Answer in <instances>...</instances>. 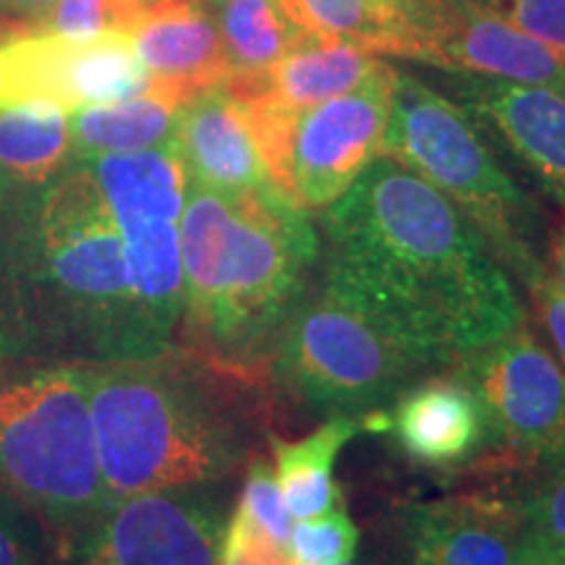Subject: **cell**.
<instances>
[{
	"label": "cell",
	"mask_w": 565,
	"mask_h": 565,
	"mask_svg": "<svg viewBox=\"0 0 565 565\" xmlns=\"http://www.w3.org/2000/svg\"><path fill=\"white\" fill-rule=\"evenodd\" d=\"M322 288L422 372L454 370L526 324L515 282L466 215L380 154L322 212Z\"/></svg>",
	"instance_id": "cell-1"
},
{
	"label": "cell",
	"mask_w": 565,
	"mask_h": 565,
	"mask_svg": "<svg viewBox=\"0 0 565 565\" xmlns=\"http://www.w3.org/2000/svg\"><path fill=\"white\" fill-rule=\"evenodd\" d=\"M124 236L87 162L0 200V364L158 356Z\"/></svg>",
	"instance_id": "cell-2"
},
{
	"label": "cell",
	"mask_w": 565,
	"mask_h": 565,
	"mask_svg": "<svg viewBox=\"0 0 565 565\" xmlns=\"http://www.w3.org/2000/svg\"><path fill=\"white\" fill-rule=\"evenodd\" d=\"M181 263L183 351L270 383L275 335L320 263L309 210L278 186L221 194L189 181Z\"/></svg>",
	"instance_id": "cell-3"
},
{
	"label": "cell",
	"mask_w": 565,
	"mask_h": 565,
	"mask_svg": "<svg viewBox=\"0 0 565 565\" xmlns=\"http://www.w3.org/2000/svg\"><path fill=\"white\" fill-rule=\"evenodd\" d=\"M97 454L110 500L200 490L236 475L270 424L267 383L183 349L87 366Z\"/></svg>",
	"instance_id": "cell-4"
},
{
	"label": "cell",
	"mask_w": 565,
	"mask_h": 565,
	"mask_svg": "<svg viewBox=\"0 0 565 565\" xmlns=\"http://www.w3.org/2000/svg\"><path fill=\"white\" fill-rule=\"evenodd\" d=\"M0 490L42 524L74 534L113 503L97 454L87 366L30 364L0 374Z\"/></svg>",
	"instance_id": "cell-5"
},
{
	"label": "cell",
	"mask_w": 565,
	"mask_h": 565,
	"mask_svg": "<svg viewBox=\"0 0 565 565\" xmlns=\"http://www.w3.org/2000/svg\"><path fill=\"white\" fill-rule=\"evenodd\" d=\"M383 154L448 196L521 286L532 288L550 273L540 210L494 160L456 100L395 71Z\"/></svg>",
	"instance_id": "cell-6"
},
{
	"label": "cell",
	"mask_w": 565,
	"mask_h": 565,
	"mask_svg": "<svg viewBox=\"0 0 565 565\" xmlns=\"http://www.w3.org/2000/svg\"><path fill=\"white\" fill-rule=\"evenodd\" d=\"M422 370L324 288L299 296L270 351V383L322 416L383 412Z\"/></svg>",
	"instance_id": "cell-7"
},
{
	"label": "cell",
	"mask_w": 565,
	"mask_h": 565,
	"mask_svg": "<svg viewBox=\"0 0 565 565\" xmlns=\"http://www.w3.org/2000/svg\"><path fill=\"white\" fill-rule=\"evenodd\" d=\"M395 68L383 63L345 95L291 113L242 97L267 173L303 210H324L349 192L385 150Z\"/></svg>",
	"instance_id": "cell-8"
},
{
	"label": "cell",
	"mask_w": 565,
	"mask_h": 565,
	"mask_svg": "<svg viewBox=\"0 0 565 565\" xmlns=\"http://www.w3.org/2000/svg\"><path fill=\"white\" fill-rule=\"evenodd\" d=\"M383 55L565 95L563 47L534 40L479 0H395Z\"/></svg>",
	"instance_id": "cell-9"
},
{
	"label": "cell",
	"mask_w": 565,
	"mask_h": 565,
	"mask_svg": "<svg viewBox=\"0 0 565 565\" xmlns=\"http://www.w3.org/2000/svg\"><path fill=\"white\" fill-rule=\"evenodd\" d=\"M454 370L482 401L498 458L529 466L565 450V370L532 324Z\"/></svg>",
	"instance_id": "cell-10"
},
{
	"label": "cell",
	"mask_w": 565,
	"mask_h": 565,
	"mask_svg": "<svg viewBox=\"0 0 565 565\" xmlns=\"http://www.w3.org/2000/svg\"><path fill=\"white\" fill-rule=\"evenodd\" d=\"M152 82L131 34L24 30L0 40V108L47 103L74 113L139 95Z\"/></svg>",
	"instance_id": "cell-11"
},
{
	"label": "cell",
	"mask_w": 565,
	"mask_h": 565,
	"mask_svg": "<svg viewBox=\"0 0 565 565\" xmlns=\"http://www.w3.org/2000/svg\"><path fill=\"white\" fill-rule=\"evenodd\" d=\"M223 529L207 487L129 494L76 534L74 565H221Z\"/></svg>",
	"instance_id": "cell-12"
},
{
	"label": "cell",
	"mask_w": 565,
	"mask_h": 565,
	"mask_svg": "<svg viewBox=\"0 0 565 565\" xmlns=\"http://www.w3.org/2000/svg\"><path fill=\"white\" fill-rule=\"evenodd\" d=\"M404 565H513L524 519L513 494L466 492L404 505Z\"/></svg>",
	"instance_id": "cell-13"
},
{
	"label": "cell",
	"mask_w": 565,
	"mask_h": 565,
	"mask_svg": "<svg viewBox=\"0 0 565 565\" xmlns=\"http://www.w3.org/2000/svg\"><path fill=\"white\" fill-rule=\"evenodd\" d=\"M448 89L503 137L536 183L565 207V95L479 74H454Z\"/></svg>",
	"instance_id": "cell-14"
},
{
	"label": "cell",
	"mask_w": 565,
	"mask_h": 565,
	"mask_svg": "<svg viewBox=\"0 0 565 565\" xmlns=\"http://www.w3.org/2000/svg\"><path fill=\"white\" fill-rule=\"evenodd\" d=\"M385 433L427 469H458L492 443L482 401L456 370L406 385L387 412Z\"/></svg>",
	"instance_id": "cell-15"
},
{
	"label": "cell",
	"mask_w": 565,
	"mask_h": 565,
	"mask_svg": "<svg viewBox=\"0 0 565 565\" xmlns=\"http://www.w3.org/2000/svg\"><path fill=\"white\" fill-rule=\"evenodd\" d=\"M173 145L189 181L221 194L275 186L238 95L215 87L192 97L175 121Z\"/></svg>",
	"instance_id": "cell-16"
},
{
	"label": "cell",
	"mask_w": 565,
	"mask_h": 565,
	"mask_svg": "<svg viewBox=\"0 0 565 565\" xmlns=\"http://www.w3.org/2000/svg\"><path fill=\"white\" fill-rule=\"evenodd\" d=\"M131 38L158 79L186 84L196 95L231 79L212 0H145Z\"/></svg>",
	"instance_id": "cell-17"
},
{
	"label": "cell",
	"mask_w": 565,
	"mask_h": 565,
	"mask_svg": "<svg viewBox=\"0 0 565 565\" xmlns=\"http://www.w3.org/2000/svg\"><path fill=\"white\" fill-rule=\"evenodd\" d=\"M383 66L364 47L330 38H301L291 51L257 79L223 84L233 95H257L282 110L301 113L330 97L345 95Z\"/></svg>",
	"instance_id": "cell-18"
},
{
	"label": "cell",
	"mask_w": 565,
	"mask_h": 565,
	"mask_svg": "<svg viewBox=\"0 0 565 565\" xmlns=\"http://www.w3.org/2000/svg\"><path fill=\"white\" fill-rule=\"evenodd\" d=\"M192 97L196 92L186 84L152 76L147 89L129 100L68 113L74 158L89 160L97 154L139 152L168 145L173 141L181 108Z\"/></svg>",
	"instance_id": "cell-19"
},
{
	"label": "cell",
	"mask_w": 565,
	"mask_h": 565,
	"mask_svg": "<svg viewBox=\"0 0 565 565\" xmlns=\"http://www.w3.org/2000/svg\"><path fill=\"white\" fill-rule=\"evenodd\" d=\"M364 429H370V414L330 416L301 440H282L280 435L267 433L282 500L294 519L307 521L343 511V492L333 479V466L343 445Z\"/></svg>",
	"instance_id": "cell-20"
},
{
	"label": "cell",
	"mask_w": 565,
	"mask_h": 565,
	"mask_svg": "<svg viewBox=\"0 0 565 565\" xmlns=\"http://www.w3.org/2000/svg\"><path fill=\"white\" fill-rule=\"evenodd\" d=\"M113 217H171L181 221L189 175L173 141L152 150L97 154L84 160Z\"/></svg>",
	"instance_id": "cell-21"
},
{
	"label": "cell",
	"mask_w": 565,
	"mask_h": 565,
	"mask_svg": "<svg viewBox=\"0 0 565 565\" xmlns=\"http://www.w3.org/2000/svg\"><path fill=\"white\" fill-rule=\"evenodd\" d=\"M74 158L68 113L58 105L21 103L0 108V173L11 189L42 186Z\"/></svg>",
	"instance_id": "cell-22"
},
{
	"label": "cell",
	"mask_w": 565,
	"mask_h": 565,
	"mask_svg": "<svg viewBox=\"0 0 565 565\" xmlns=\"http://www.w3.org/2000/svg\"><path fill=\"white\" fill-rule=\"evenodd\" d=\"M212 9L231 63L228 82L267 74L301 38L280 11L278 0H212Z\"/></svg>",
	"instance_id": "cell-23"
},
{
	"label": "cell",
	"mask_w": 565,
	"mask_h": 565,
	"mask_svg": "<svg viewBox=\"0 0 565 565\" xmlns=\"http://www.w3.org/2000/svg\"><path fill=\"white\" fill-rule=\"evenodd\" d=\"M280 11L303 38H330L383 53L393 30L391 0H278Z\"/></svg>",
	"instance_id": "cell-24"
},
{
	"label": "cell",
	"mask_w": 565,
	"mask_h": 565,
	"mask_svg": "<svg viewBox=\"0 0 565 565\" xmlns=\"http://www.w3.org/2000/svg\"><path fill=\"white\" fill-rule=\"evenodd\" d=\"M521 471L524 482L513 498L524 526L565 553V450Z\"/></svg>",
	"instance_id": "cell-25"
},
{
	"label": "cell",
	"mask_w": 565,
	"mask_h": 565,
	"mask_svg": "<svg viewBox=\"0 0 565 565\" xmlns=\"http://www.w3.org/2000/svg\"><path fill=\"white\" fill-rule=\"evenodd\" d=\"M145 0H55L30 30L92 38V34H134Z\"/></svg>",
	"instance_id": "cell-26"
},
{
	"label": "cell",
	"mask_w": 565,
	"mask_h": 565,
	"mask_svg": "<svg viewBox=\"0 0 565 565\" xmlns=\"http://www.w3.org/2000/svg\"><path fill=\"white\" fill-rule=\"evenodd\" d=\"M288 550L299 565H341L359 550V526L345 511L299 521L288 536Z\"/></svg>",
	"instance_id": "cell-27"
},
{
	"label": "cell",
	"mask_w": 565,
	"mask_h": 565,
	"mask_svg": "<svg viewBox=\"0 0 565 565\" xmlns=\"http://www.w3.org/2000/svg\"><path fill=\"white\" fill-rule=\"evenodd\" d=\"M238 508H244L246 515L259 529H265L267 534L275 536L282 545H288V536H291L294 529V515L288 513L286 500H282L275 466L265 456L254 454L246 461V477L242 498H238Z\"/></svg>",
	"instance_id": "cell-28"
},
{
	"label": "cell",
	"mask_w": 565,
	"mask_h": 565,
	"mask_svg": "<svg viewBox=\"0 0 565 565\" xmlns=\"http://www.w3.org/2000/svg\"><path fill=\"white\" fill-rule=\"evenodd\" d=\"M45 557L42 521L13 494L0 490V565H45Z\"/></svg>",
	"instance_id": "cell-29"
},
{
	"label": "cell",
	"mask_w": 565,
	"mask_h": 565,
	"mask_svg": "<svg viewBox=\"0 0 565 565\" xmlns=\"http://www.w3.org/2000/svg\"><path fill=\"white\" fill-rule=\"evenodd\" d=\"M221 565H299L294 561L291 550L259 529L246 515L244 508L236 511L223 529L221 542Z\"/></svg>",
	"instance_id": "cell-30"
},
{
	"label": "cell",
	"mask_w": 565,
	"mask_h": 565,
	"mask_svg": "<svg viewBox=\"0 0 565 565\" xmlns=\"http://www.w3.org/2000/svg\"><path fill=\"white\" fill-rule=\"evenodd\" d=\"M534 40L565 51V0H479Z\"/></svg>",
	"instance_id": "cell-31"
},
{
	"label": "cell",
	"mask_w": 565,
	"mask_h": 565,
	"mask_svg": "<svg viewBox=\"0 0 565 565\" xmlns=\"http://www.w3.org/2000/svg\"><path fill=\"white\" fill-rule=\"evenodd\" d=\"M526 291L529 299H532L536 324L542 328L547 345L553 349L555 359L565 370V291L550 273L542 275Z\"/></svg>",
	"instance_id": "cell-32"
},
{
	"label": "cell",
	"mask_w": 565,
	"mask_h": 565,
	"mask_svg": "<svg viewBox=\"0 0 565 565\" xmlns=\"http://www.w3.org/2000/svg\"><path fill=\"white\" fill-rule=\"evenodd\" d=\"M513 565H565V553L555 545H550L545 536H540L524 526L519 547H515Z\"/></svg>",
	"instance_id": "cell-33"
},
{
	"label": "cell",
	"mask_w": 565,
	"mask_h": 565,
	"mask_svg": "<svg viewBox=\"0 0 565 565\" xmlns=\"http://www.w3.org/2000/svg\"><path fill=\"white\" fill-rule=\"evenodd\" d=\"M547 270L553 278L557 280V286L565 291V221L561 225V231L555 233L553 238H550V246H547Z\"/></svg>",
	"instance_id": "cell-34"
},
{
	"label": "cell",
	"mask_w": 565,
	"mask_h": 565,
	"mask_svg": "<svg viewBox=\"0 0 565 565\" xmlns=\"http://www.w3.org/2000/svg\"><path fill=\"white\" fill-rule=\"evenodd\" d=\"M55 0H0V6H6V9H13V11H21L24 17H30L32 21H38L42 13L51 11V6ZM30 21V24H32Z\"/></svg>",
	"instance_id": "cell-35"
},
{
	"label": "cell",
	"mask_w": 565,
	"mask_h": 565,
	"mask_svg": "<svg viewBox=\"0 0 565 565\" xmlns=\"http://www.w3.org/2000/svg\"><path fill=\"white\" fill-rule=\"evenodd\" d=\"M9 192H11V183L6 181V175H3V173H0V200H3V196L9 194Z\"/></svg>",
	"instance_id": "cell-36"
},
{
	"label": "cell",
	"mask_w": 565,
	"mask_h": 565,
	"mask_svg": "<svg viewBox=\"0 0 565 565\" xmlns=\"http://www.w3.org/2000/svg\"><path fill=\"white\" fill-rule=\"evenodd\" d=\"M341 565H377V563H372V561H345V563H341Z\"/></svg>",
	"instance_id": "cell-37"
},
{
	"label": "cell",
	"mask_w": 565,
	"mask_h": 565,
	"mask_svg": "<svg viewBox=\"0 0 565 565\" xmlns=\"http://www.w3.org/2000/svg\"><path fill=\"white\" fill-rule=\"evenodd\" d=\"M391 3H395V0H391Z\"/></svg>",
	"instance_id": "cell-38"
}]
</instances>
